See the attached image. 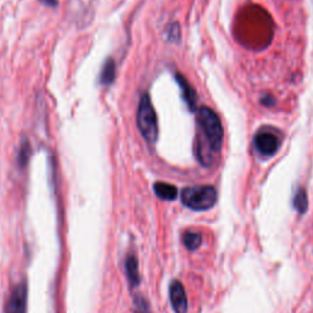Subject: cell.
Returning a JSON list of instances; mask_svg holds the SVG:
<instances>
[{
	"label": "cell",
	"instance_id": "6da1fadb",
	"mask_svg": "<svg viewBox=\"0 0 313 313\" xmlns=\"http://www.w3.org/2000/svg\"><path fill=\"white\" fill-rule=\"evenodd\" d=\"M198 134L196 156L203 166H210L219 154L223 143V126L219 116L208 107H200L196 112Z\"/></svg>",
	"mask_w": 313,
	"mask_h": 313
},
{
	"label": "cell",
	"instance_id": "7a4b0ae2",
	"mask_svg": "<svg viewBox=\"0 0 313 313\" xmlns=\"http://www.w3.org/2000/svg\"><path fill=\"white\" fill-rule=\"evenodd\" d=\"M217 190L209 185L191 186L181 191V201L192 210L210 209L217 203Z\"/></svg>",
	"mask_w": 313,
	"mask_h": 313
},
{
	"label": "cell",
	"instance_id": "3957f363",
	"mask_svg": "<svg viewBox=\"0 0 313 313\" xmlns=\"http://www.w3.org/2000/svg\"><path fill=\"white\" fill-rule=\"evenodd\" d=\"M137 125L148 143H154L158 138V119H156V110L152 105L151 98L148 94L141 97L137 112Z\"/></svg>",
	"mask_w": 313,
	"mask_h": 313
},
{
	"label": "cell",
	"instance_id": "277c9868",
	"mask_svg": "<svg viewBox=\"0 0 313 313\" xmlns=\"http://www.w3.org/2000/svg\"><path fill=\"white\" fill-rule=\"evenodd\" d=\"M27 297L28 290L24 281L16 285L5 306V313H27Z\"/></svg>",
	"mask_w": 313,
	"mask_h": 313
},
{
	"label": "cell",
	"instance_id": "5b68a950",
	"mask_svg": "<svg viewBox=\"0 0 313 313\" xmlns=\"http://www.w3.org/2000/svg\"><path fill=\"white\" fill-rule=\"evenodd\" d=\"M254 147L264 156H271L280 147L278 134L270 131H261L254 137Z\"/></svg>",
	"mask_w": 313,
	"mask_h": 313
},
{
	"label": "cell",
	"instance_id": "8992f818",
	"mask_svg": "<svg viewBox=\"0 0 313 313\" xmlns=\"http://www.w3.org/2000/svg\"><path fill=\"white\" fill-rule=\"evenodd\" d=\"M169 296L175 313H187L188 303L185 288L179 280H173L169 286Z\"/></svg>",
	"mask_w": 313,
	"mask_h": 313
},
{
	"label": "cell",
	"instance_id": "52a82bcc",
	"mask_svg": "<svg viewBox=\"0 0 313 313\" xmlns=\"http://www.w3.org/2000/svg\"><path fill=\"white\" fill-rule=\"evenodd\" d=\"M125 273H126L127 280L131 288H137L141 283V275H139L138 259L134 254L127 256L126 261H125Z\"/></svg>",
	"mask_w": 313,
	"mask_h": 313
},
{
	"label": "cell",
	"instance_id": "ba28073f",
	"mask_svg": "<svg viewBox=\"0 0 313 313\" xmlns=\"http://www.w3.org/2000/svg\"><path fill=\"white\" fill-rule=\"evenodd\" d=\"M71 9L75 17H78L81 22H85L86 17L90 20L94 0H70Z\"/></svg>",
	"mask_w": 313,
	"mask_h": 313
},
{
	"label": "cell",
	"instance_id": "9c48e42d",
	"mask_svg": "<svg viewBox=\"0 0 313 313\" xmlns=\"http://www.w3.org/2000/svg\"><path fill=\"white\" fill-rule=\"evenodd\" d=\"M176 81H178L179 86L181 88V92H182V97L185 99L186 104L188 105L190 110L195 112L196 110V100H197V97H196V92L192 88V86L188 83V81L183 77L181 73H178L176 75Z\"/></svg>",
	"mask_w": 313,
	"mask_h": 313
},
{
	"label": "cell",
	"instance_id": "30bf717a",
	"mask_svg": "<svg viewBox=\"0 0 313 313\" xmlns=\"http://www.w3.org/2000/svg\"><path fill=\"white\" fill-rule=\"evenodd\" d=\"M153 190L159 198L165 201H173L178 196V188L166 182H156L153 185Z\"/></svg>",
	"mask_w": 313,
	"mask_h": 313
},
{
	"label": "cell",
	"instance_id": "8fae6325",
	"mask_svg": "<svg viewBox=\"0 0 313 313\" xmlns=\"http://www.w3.org/2000/svg\"><path fill=\"white\" fill-rule=\"evenodd\" d=\"M115 80V63L112 59H108L103 65L102 75H100V82L103 85H112Z\"/></svg>",
	"mask_w": 313,
	"mask_h": 313
},
{
	"label": "cell",
	"instance_id": "7c38bea8",
	"mask_svg": "<svg viewBox=\"0 0 313 313\" xmlns=\"http://www.w3.org/2000/svg\"><path fill=\"white\" fill-rule=\"evenodd\" d=\"M182 241L188 251H196L201 246V244H202V236L198 232L187 231L183 234Z\"/></svg>",
	"mask_w": 313,
	"mask_h": 313
},
{
	"label": "cell",
	"instance_id": "4fadbf2b",
	"mask_svg": "<svg viewBox=\"0 0 313 313\" xmlns=\"http://www.w3.org/2000/svg\"><path fill=\"white\" fill-rule=\"evenodd\" d=\"M307 205H308V198H307V193L303 188H298L297 192L293 196V207L297 210L298 213H305L307 210Z\"/></svg>",
	"mask_w": 313,
	"mask_h": 313
},
{
	"label": "cell",
	"instance_id": "5bb4252c",
	"mask_svg": "<svg viewBox=\"0 0 313 313\" xmlns=\"http://www.w3.org/2000/svg\"><path fill=\"white\" fill-rule=\"evenodd\" d=\"M134 313H151L149 303L143 296L136 295L134 297Z\"/></svg>",
	"mask_w": 313,
	"mask_h": 313
},
{
	"label": "cell",
	"instance_id": "9a60e30c",
	"mask_svg": "<svg viewBox=\"0 0 313 313\" xmlns=\"http://www.w3.org/2000/svg\"><path fill=\"white\" fill-rule=\"evenodd\" d=\"M29 156H31V147H29L28 141H23L21 143V148L19 152V164L20 166H24L28 161Z\"/></svg>",
	"mask_w": 313,
	"mask_h": 313
},
{
	"label": "cell",
	"instance_id": "2e32d148",
	"mask_svg": "<svg viewBox=\"0 0 313 313\" xmlns=\"http://www.w3.org/2000/svg\"><path fill=\"white\" fill-rule=\"evenodd\" d=\"M168 37L170 41H178L180 38V27L178 23H173L168 28Z\"/></svg>",
	"mask_w": 313,
	"mask_h": 313
},
{
	"label": "cell",
	"instance_id": "e0dca14e",
	"mask_svg": "<svg viewBox=\"0 0 313 313\" xmlns=\"http://www.w3.org/2000/svg\"><path fill=\"white\" fill-rule=\"evenodd\" d=\"M41 2H43L44 5H48V6H56L58 1L56 0H39Z\"/></svg>",
	"mask_w": 313,
	"mask_h": 313
},
{
	"label": "cell",
	"instance_id": "ac0fdd59",
	"mask_svg": "<svg viewBox=\"0 0 313 313\" xmlns=\"http://www.w3.org/2000/svg\"><path fill=\"white\" fill-rule=\"evenodd\" d=\"M263 104L266 105H271L274 104V98L273 97H264V99H262Z\"/></svg>",
	"mask_w": 313,
	"mask_h": 313
}]
</instances>
